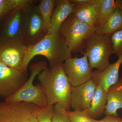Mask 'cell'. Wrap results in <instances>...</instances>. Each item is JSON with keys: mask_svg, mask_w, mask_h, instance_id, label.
<instances>
[{"mask_svg": "<svg viewBox=\"0 0 122 122\" xmlns=\"http://www.w3.org/2000/svg\"><path fill=\"white\" fill-rule=\"evenodd\" d=\"M107 103L104 113L118 116V109H122V78L109 88L107 93Z\"/></svg>", "mask_w": 122, "mask_h": 122, "instance_id": "16", "label": "cell"}, {"mask_svg": "<svg viewBox=\"0 0 122 122\" xmlns=\"http://www.w3.org/2000/svg\"><path fill=\"white\" fill-rule=\"evenodd\" d=\"M96 29L80 21L71 14L62 24L59 32L72 53H82L86 41L95 33Z\"/></svg>", "mask_w": 122, "mask_h": 122, "instance_id": "5", "label": "cell"}, {"mask_svg": "<svg viewBox=\"0 0 122 122\" xmlns=\"http://www.w3.org/2000/svg\"><path fill=\"white\" fill-rule=\"evenodd\" d=\"M97 86L94 78L83 84L72 87L71 95V108L74 110L82 111L90 106Z\"/></svg>", "mask_w": 122, "mask_h": 122, "instance_id": "12", "label": "cell"}, {"mask_svg": "<svg viewBox=\"0 0 122 122\" xmlns=\"http://www.w3.org/2000/svg\"><path fill=\"white\" fill-rule=\"evenodd\" d=\"M122 120V118L119 117L118 116L106 115L102 119L98 120V122H120Z\"/></svg>", "mask_w": 122, "mask_h": 122, "instance_id": "26", "label": "cell"}, {"mask_svg": "<svg viewBox=\"0 0 122 122\" xmlns=\"http://www.w3.org/2000/svg\"><path fill=\"white\" fill-rule=\"evenodd\" d=\"M72 53L59 31L56 33L47 34L37 44L27 46L25 58L20 70L28 74L29 63L37 55L45 57L49 62L50 66L52 67L63 63L72 58Z\"/></svg>", "mask_w": 122, "mask_h": 122, "instance_id": "2", "label": "cell"}, {"mask_svg": "<svg viewBox=\"0 0 122 122\" xmlns=\"http://www.w3.org/2000/svg\"><path fill=\"white\" fill-rule=\"evenodd\" d=\"M74 5L75 3L71 0H56L47 34H52L59 32L62 24L72 14Z\"/></svg>", "mask_w": 122, "mask_h": 122, "instance_id": "14", "label": "cell"}, {"mask_svg": "<svg viewBox=\"0 0 122 122\" xmlns=\"http://www.w3.org/2000/svg\"><path fill=\"white\" fill-rule=\"evenodd\" d=\"M54 106V105L48 106L39 111L37 115L38 122H52Z\"/></svg>", "mask_w": 122, "mask_h": 122, "instance_id": "25", "label": "cell"}, {"mask_svg": "<svg viewBox=\"0 0 122 122\" xmlns=\"http://www.w3.org/2000/svg\"><path fill=\"white\" fill-rule=\"evenodd\" d=\"M56 2L55 0H41L37 5L38 10L44 21V30L47 33Z\"/></svg>", "mask_w": 122, "mask_h": 122, "instance_id": "20", "label": "cell"}, {"mask_svg": "<svg viewBox=\"0 0 122 122\" xmlns=\"http://www.w3.org/2000/svg\"><path fill=\"white\" fill-rule=\"evenodd\" d=\"M115 1L117 7L119 8L122 11V0H116Z\"/></svg>", "mask_w": 122, "mask_h": 122, "instance_id": "27", "label": "cell"}, {"mask_svg": "<svg viewBox=\"0 0 122 122\" xmlns=\"http://www.w3.org/2000/svg\"><path fill=\"white\" fill-rule=\"evenodd\" d=\"M26 48L22 41L0 40V62L10 68L20 69Z\"/></svg>", "mask_w": 122, "mask_h": 122, "instance_id": "10", "label": "cell"}, {"mask_svg": "<svg viewBox=\"0 0 122 122\" xmlns=\"http://www.w3.org/2000/svg\"><path fill=\"white\" fill-rule=\"evenodd\" d=\"M111 39L113 54L118 57L122 55V29L112 34Z\"/></svg>", "mask_w": 122, "mask_h": 122, "instance_id": "24", "label": "cell"}, {"mask_svg": "<svg viewBox=\"0 0 122 122\" xmlns=\"http://www.w3.org/2000/svg\"><path fill=\"white\" fill-rule=\"evenodd\" d=\"M42 108L25 102H1L0 122H38L37 114Z\"/></svg>", "mask_w": 122, "mask_h": 122, "instance_id": "7", "label": "cell"}, {"mask_svg": "<svg viewBox=\"0 0 122 122\" xmlns=\"http://www.w3.org/2000/svg\"><path fill=\"white\" fill-rule=\"evenodd\" d=\"M35 2L32 0H0V22L15 10Z\"/></svg>", "mask_w": 122, "mask_h": 122, "instance_id": "19", "label": "cell"}, {"mask_svg": "<svg viewBox=\"0 0 122 122\" xmlns=\"http://www.w3.org/2000/svg\"><path fill=\"white\" fill-rule=\"evenodd\" d=\"M122 29V11L117 7L111 16L102 26L96 29L99 35H112Z\"/></svg>", "mask_w": 122, "mask_h": 122, "instance_id": "18", "label": "cell"}, {"mask_svg": "<svg viewBox=\"0 0 122 122\" xmlns=\"http://www.w3.org/2000/svg\"><path fill=\"white\" fill-rule=\"evenodd\" d=\"M66 112L71 122H98V120L92 118L88 116L86 110L82 111L67 110Z\"/></svg>", "mask_w": 122, "mask_h": 122, "instance_id": "22", "label": "cell"}, {"mask_svg": "<svg viewBox=\"0 0 122 122\" xmlns=\"http://www.w3.org/2000/svg\"><path fill=\"white\" fill-rule=\"evenodd\" d=\"M48 68L46 62H39L30 66V75L25 83L13 95L5 99L8 102H25L31 103L40 107L48 106L47 98L43 89L40 85L33 84L35 77L42 71Z\"/></svg>", "mask_w": 122, "mask_h": 122, "instance_id": "4", "label": "cell"}, {"mask_svg": "<svg viewBox=\"0 0 122 122\" xmlns=\"http://www.w3.org/2000/svg\"><path fill=\"white\" fill-rule=\"evenodd\" d=\"M23 7L15 10L2 21L3 24L0 30V40H18L23 41L22 33Z\"/></svg>", "mask_w": 122, "mask_h": 122, "instance_id": "13", "label": "cell"}, {"mask_svg": "<svg viewBox=\"0 0 122 122\" xmlns=\"http://www.w3.org/2000/svg\"><path fill=\"white\" fill-rule=\"evenodd\" d=\"M122 122V121H121V122Z\"/></svg>", "mask_w": 122, "mask_h": 122, "instance_id": "28", "label": "cell"}, {"mask_svg": "<svg viewBox=\"0 0 122 122\" xmlns=\"http://www.w3.org/2000/svg\"><path fill=\"white\" fill-rule=\"evenodd\" d=\"M22 33L24 42L27 46L35 45L47 34L44 30L41 15L34 3L22 9Z\"/></svg>", "mask_w": 122, "mask_h": 122, "instance_id": "6", "label": "cell"}, {"mask_svg": "<svg viewBox=\"0 0 122 122\" xmlns=\"http://www.w3.org/2000/svg\"><path fill=\"white\" fill-rule=\"evenodd\" d=\"M71 58L63 63V68L72 87L87 82L93 78V72L90 67L87 56Z\"/></svg>", "mask_w": 122, "mask_h": 122, "instance_id": "8", "label": "cell"}, {"mask_svg": "<svg viewBox=\"0 0 122 122\" xmlns=\"http://www.w3.org/2000/svg\"><path fill=\"white\" fill-rule=\"evenodd\" d=\"M117 8L114 0H101L97 28L102 25Z\"/></svg>", "mask_w": 122, "mask_h": 122, "instance_id": "21", "label": "cell"}, {"mask_svg": "<svg viewBox=\"0 0 122 122\" xmlns=\"http://www.w3.org/2000/svg\"><path fill=\"white\" fill-rule=\"evenodd\" d=\"M37 76L48 106L59 103L70 110L72 86L63 69V63L46 68Z\"/></svg>", "mask_w": 122, "mask_h": 122, "instance_id": "1", "label": "cell"}, {"mask_svg": "<svg viewBox=\"0 0 122 122\" xmlns=\"http://www.w3.org/2000/svg\"><path fill=\"white\" fill-rule=\"evenodd\" d=\"M107 93L101 85H97L90 106L86 109L91 118L95 119L104 113L107 103Z\"/></svg>", "mask_w": 122, "mask_h": 122, "instance_id": "17", "label": "cell"}, {"mask_svg": "<svg viewBox=\"0 0 122 122\" xmlns=\"http://www.w3.org/2000/svg\"><path fill=\"white\" fill-rule=\"evenodd\" d=\"M111 35H99L95 33L86 41L82 53L87 56L90 67L101 72L110 65L109 58L113 54Z\"/></svg>", "mask_w": 122, "mask_h": 122, "instance_id": "3", "label": "cell"}, {"mask_svg": "<svg viewBox=\"0 0 122 122\" xmlns=\"http://www.w3.org/2000/svg\"><path fill=\"white\" fill-rule=\"evenodd\" d=\"M67 110L61 104L57 103L54 105L52 122H71Z\"/></svg>", "mask_w": 122, "mask_h": 122, "instance_id": "23", "label": "cell"}, {"mask_svg": "<svg viewBox=\"0 0 122 122\" xmlns=\"http://www.w3.org/2000/svg\"><path fill=\"white\" fill-rule=\"evenodd\" d=\"M122 63V55L118 57L116 62L110 64L103 71H94L93 77L96 80L97 85H101L107 92L111 86L119 80V71Z\"/></svg>", "mask_w": 122, "mask_h": 122, "instance_id": "15", "label": "cell"}, {"mask_svg": "<svg viewBox=\"0 0 122 122\" xmlns=\"http://www.w3.org/2000/svg\"><path fill=\"white\" fill-rule=\"evenodd\" d=\"M28 74L19 69L10 68L0 62V97H9L27 81Z\"/></svg>", "mask_w": 122, "mask_h": 122, "instance_id": "9", "label": "cell"}, {"mask_svg": "<svg viewBox=\"0 0 122 122\" xmlns=\"http://www.w3.org/2000/svg\"><path fill=\"white\" fill-rule=\"evenodd\" d=\"M75 3L72 14L76 19L97 28L101 0H71Z\"/></svg>", "mask_w": 122, "mask_h": 122, "instance_id": "11", "label": "cell"}]
</instances>
